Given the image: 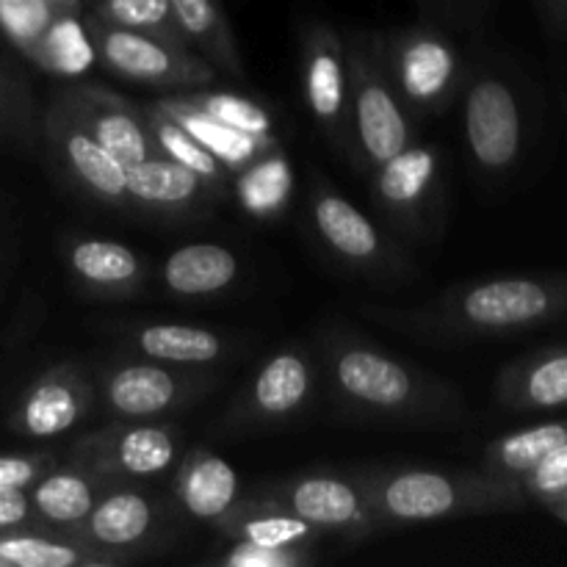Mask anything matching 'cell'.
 I'll list each match as a JSON object with an SVG mask.
<instances>
[{
	"mask_svg": "<svg viewBox=\"0 0 567 567\" xmlns=\"http://www.w3.org/2000/svg\"><path fill=\"white\" fill-rule=\"evenodd\" d=\"M313 352L338 415L393 430H463L474 421L463 391L343 324L316 330Z\"/></svg>",
	"mask_w": 567,
	"mask_h": 567,
	"instance_id": "obj_1",
	"label": "cell"
},
{
	"mask_svg": "<svg viewBox=\"0 0 567 567\" xmlns=\"http://www.w3.org/2000/svg\"><path fill=\"white\" fill-rule=\"evenodd\" d=\"M365 319L430 343L515 336L540 330L567 313V275H513L454 282L413 308L360 305Z\"/></svg>",
	"mask_w": 567,
	"mask_h": 567,
	"instance_id": "obj_2",
	"label": "cell"
},
{
	"mask_svg": "<svg viewBox=\"0 0 567 567\" xmlns=\"http://www.w3.org/2000/svg\"><path fill=\"white\" fill-rule=\"evenodd\" d=\"M354 476L369 498L380 532L526 507L518 482L502 480L485 468L365 465L354 468Z\"/></svg>",
	"mask_w": 567,
	"mask_h": 567,
	"instance_id": "obj_3",
	"label": "cell"
},
{
	"mask_svg": "<svg viewBox=\"0 0 567 567\" xmlns=\"http://www.w3.org/2000/svg\"><path fill=\"white\" fill-rule=\"evenodd\" d=\"M343 44L349 64L352 166L369 175L419 138V120L393 86L380 31H352L343 37Z\"/></svg>",
	"mask_w": 567,
	"mask_h": 567,
	"instance_id": "obj_4",
	"label": "cell"
},
{
	"mask_svg": "<svg viewBox=\"0 0 567 567\" xmlns=\"http://www.w3.org/2000/svg\"><path fill=\"white\" fill-rule=\"evenodd\" d=\"M308 227L332 264L371 286H404L419 271L402 244L349 203L316 166L308 172Z\"/></svg>",
	"mask_w": 567,
	"mask_h": 567,
	"instance_id": "obj_5",
	"label": "cell"
},
{
	"mask_svg": "<svg viewBox=\"0 0 567 567\" xmlns=\"http://www.w3.org/2000/svg\"><path fill=\"white\" fill-rule=\"evenodd\" d=\"M92 380L97 410L109 421L175 419L221 385L216 369H188L127 352L94 363Z\"/></svg>",
	"mask_w": 567,
	"mask_h": 567,
	"instance_id": "obj_6",
	"label": "cell"
},
{
	"mask_svg": "<svg viewBox=\"0 0 567 567\" xmlns=\"http://www.w3.org/2000/svg\"><path fill=\"white\" fill-rule=\"evenodd\" d=\"M177 520L181 509L175 502H166L144 485H120L105 491L66 537L122 567L175 548Z\"/></svg>",
	"mask_w": 567,
	"mask_h": 567,
	"instance_id": "obj_7",
	"label": "cell"
},
{
	"mask_svg": "<svg viewBox=\"0 0 567 567\" xmlns=\"http://www.w3.org/2000/svg\"><path fill=\"white\" fill-rule=\"evenodd\" d=\"M374 208L396 236L430 244L446 230L449 188L443 155L435 144H413L369 172Z\"/></svg>",
	"mask_w": 567,
	"mask_h": 567,
	"instance_id": "obj_8",
	"label": "cell"
},
{
	"mask_svg": "<svg viewBox=\"0 0 567 567\" xmlns=\"http://www.w3.org/2000/svg\"><path fill=\"white\" fill-rule=\"evenodd\" d=\"M319 382L321 369L313 349L297 343L275 349L260 360L252 377L227 402L216 421V430L221 435L280 430L313 408Z\"/></svg>",
	"mask_w": 567,
	"mask_h": 567,
	"instance_id": "obj_9",
	"label": "cell"
},
{
	"mask_svg": "<svg viewBox=\"0 0 567 567\" xmlns=\"http://www.w3.org/2000/svg\"><path fill=\"white\" fill-rule=\"evenodd\" d=\"M183 430L166 421H109L72 437L64 463L86 471L105 487L147 485L177 465Z\"/></svg>",
	"mask_w": 567,
	"mask_h": 567,
	"instance_id": "obj_10",
	"label": "cell"
},
{
	"mask_svg": "<svg viewBox=\"0 0 567 567\" xmlns=\"http://www.w3.org/2000/svg\"><path fill=\"white\" fill-rule=\"evenodd\" d=\"M380 42L393 86L415 120L446 114L463 94L468 78L463 55L435 22L385 31Z\"/></svg>",
	"mask_w": 567,
	"mask_h": 567,
	"instance_id": "obj_11",
	"label": "cell"
},
{
	"mask_svg": "<svg viewBox=\"0 0 567 567\" xmlns=\"http://www.w3.org/2000/svg\"><path fill=\"white\" fill-rule=\"evenodd\" d=\"M94 61L114 78L158 92H188L214 86L219 72L192 48L172 44L153 33L111 25L94 14H83Z\"/></svg>",
	"mask_w": 567,
	"mask_h": 567,
	"instance_id": "obj_12",
	"label": "cell"
},
{
	"mask_svg": "<svg viewBox=\"0 0 567 567\" xmlns=\"http://www.w3.org/2000/svg\"><path fill=\"white\" fill-rule=\"evenodd\" d=\"M463 136L474 169L504 177L526 150V111L518 89L498 72H476L463 86Z\"/></svg>",
	"mask_w": 567,
	"mask_h": 567,
	"instance_id": "obj_13",
	"label": "cell"
},
{
	"mask_svg": "<svg viewBox=\"0 0 567 567\" xmlns=\"http://www.w3.org/2000/svg\"><path fill=\"white\" fill-rule=\"evenodd\" d=\"M299 81L313 125L332 153L352 164L347 44L343 33L321 17H308L299 25Z\"/></svg>",
	"mask_w": 567,
	"mask_h": 567,
	"instance_id": "obj_14",
	"label": "cell"
},
{
	"mask_svg": "<svg viewBox=\"0 0 567 567\" xmlns=\"http://www.w3.org/2000/svg\"><path fill=\"white\" fill-rule=\"evenodd\" d=\"M252 493L291 509L324 537L360 543L380 532L354 471H305L252 487Z\"/></svg>",
	"mask_w": 567,
	"mask_h": 567,
	"instance_id": "obj_15",
	"label": "cell"
},
{
	"mask_svg": "<svg viewBox=\"0 0 567 567\" xmlns=\"http://www.w3.org/2000/svg\"><path fill=\"white\" fill-rule=\"evenodd\" d=\"M42 136L55 166L78 194L109 208L131 210L125 166L92 133L83 131L70 111L55 100L42 116Z\"/></svg>",
	"mask_w": 567,
	"mask_h": 567,
	"instance_id": "obj_16",
	"label": "cell"
},
{
	"mask_svg": "<svg viewBox=\"0 0 567 567\" xmlns=\"http://www.w3.org/2000/svg\"><path fill=\"white\" fill-rule=\"evenodd\" d=\"M55 103L64 105L72 120L92 133L125 169L142 164L150 155H158L142 105L122 97L114 89L89 81H70L55 94Z\"/></svg>",
	"mask_w": 567,
	"mask_h": 567,
	"instance_id": "obj_17",
	"label": "cell"
},
{
	"mask_svg": "<svg viewBox=\"0 0 567 567\" xmlns=\"http://www.w3.org/2000/svg\"><path fill=\"white\" fill-rule=\"evenodd\" d=\"M109 332L120 352L188 369H219L247 349L241 336L188 321H120Z\"/></svg>",
	"mask_w": 567,
	"mask_h": 567,
	"instance_id": "obj_18",
	"label": "cell"
},
{
	"mask_svg": "<svg viewBox=\"0 0 567 567\" xmlns=\"http://www.w3.org/2000/svg\"><path fill=\"white\" fill-rule=\"evenodd\" d=\"M97 413L92 369L59 363L28 385L14 410V430L25 437L50 441L75 432Z\"/></svg>",
	"mask_w": 567,
	"mask_h": 567,
	"instance_id": "obj_19",
	"label": "cell"
},
{
	"mask_svg": "<svg viewBox=\"0 0 567 567\" xmlns=\"http://www.w3.org/2000/svg\"><path fill=\"white\" fill-rule=\"evenodd\" d=\"M61 264L83 297L100 302H131L147 291L150 264L127 244L72 233L61 238Z\"/></svg>",
	"mask_w": 567,
	"mask_h": 567,
	"instance_id": "obj_20",
	"label": "cell"
},
{
	"mask_svg": "<svg viewBox=\"0 0 567 567\" xmlns=\"http://www.w3.org/2000/svg\"><path fill=\"white\" fill-rule=\"evenodd\" d=\"M221 194L186 166L150 155L142 164L127 166V203L136 214L161 221L208 219Z\"/></svg>",
	"mask_w": 567,
	"mask_h": 567,
	"instance_id": "obj_21",
	"label": "cell"
},
{
	"mask_svg": "<svg viewBox=\"0 0 567 567\" xmlns=\"http://www.w3.org/2000/svg\"><path fill=\"white\" fill-rule=\"evenodd\" d=\"M241 280V258L216 241L183 244L172 249L158 269V288L183 302H208L225 297Z\"/></svg>",
	"mask_w": 567,
	"mask_h": 567,
	"instance_id": "obj_22",
	"label": "cell"
},
{
	"mask_svg": "<svg viewBox=\"0 0 567 567\" xmlns=\"http://www.w3.org/2000/svg\"><path fill=\"white\" fill-rule=\"evenodd\" d=\"M172 493L183 515L214 526L241 498V476L214 449L194 446L177 460Z\"/></svg>",
	"mask_w": 567,
	"mask_h": 567,
	"instance_id": "obj_23",
	"label": "cell"
},
{
	"mask_svg": "<svg viewBox=\"0 0 567 567\" xmlns=\"http://www.w3.org/2000/svg\"><path fill=\"white\" fill-rule=\"evenodd\" d=\"M496 399L513 413H554L567 408V343L526 354L496 377Z\"/></svg>",
	"mask_w": 567,
	"mask_h": 567,
	"instance_id": "obj_24",
	"label": "cell"
},
{
	"mask_svg": "<svg viewBox=\"0 0 567 567\" xmlns=\"http://www.w3.org/2000/svg\"><path fill=\"white\" fill-rule=\"evenodd\" d=\"M225 540L255 543V546L269 548H321L324 535L297 518L291 509L258 496V493H241L233 509L221 515L214 524Z\"/></svg>",
	"mask_w": 567,
	"mask_h": 567,
	"instance_id": "obj_25",
	"label": "cell"
},
{
	"mask_svg": "<svg viewBox=\"0 0 567 567\" xmlns=\"http://www.w3.org/2000/svg\"><path fill=\"white\" fill-rule=\"evenodd\" d=\"M105 491H111V487L61 460L42 480L33 482L25 493L39 524L48 532L66 535L92 513V507Z\"/></svg>",
	"mask_w": 567,
	"mask_h": 567,
	"instance_id": "obj_26",
	"label": "cell"
},
{
	"mask_svg": "<svg viewBox=\"0 0 567 567\" xmlns=\"http://www.w3.org/2000/svg\"><path fill=\"white\" fill-rule=\"evenodd\" d=\"M158 109H164L166 114L175 122H181L221 166H225L230 175H236L238 169L249 164V161L258 158L266 150L282 144L277 136H249V133L236 131V127L225 125V122L214 120L210 114H205L203 109L192 105L188 100L181 97V92L164 94V97L155 100Z\"/></svg>",
	"mask_w": 567,
	"mask_h": 567,
	"instance_id": "obj_27",
	"label": "cell"
},
{
	"mask_svg": "<svg viewBox=\"0 0 567 567\" xmlns=\"http://www.w3.org/2000/svg\"><path fill=\"white\" fill-rule=\"evenodd\" d=\"M230 194L249 219L275 221L286 216L293 197V164L282 144L238 169L230 181Z\"/></svg>",
	"mask_w": 567,
	"mask_h": 567,
	"instance_id": "obj_28",
	"label": "cell"
},
{
	"mask_svg": "<svg viewBox=\"0 0 567 567\" xmlns=\"http://www.w3.org/2000/svg\"><path fill=\"white\" fill-rule=\"evenodd\" d=\"M175 20L181 25L186 42L214 66L219 75L244 81L241 50H238L236 33L219 0H169Z\"/></svg>",
	"mask_w": 567,
	"mask_h": 567,
	"instance_id": "obj_29",
	"label": "cell"
},
{
	"mask_svg": "<svg viewBox=\"0 0 567 567\" xmlns=\"http://www.w3.org/2000/svg\"><path fill=\"white\" fill-rule=\"evenodd\" d=\"M3 567H114L72 537L44 529L0 532Z\"/></svg>",
	"mask_w": 567,
	"mask_h": 567,
	"instance_id": "obj_30",
	"label": "cell"
},
{
	"mask_svg": "<svg viewBox=\"0 0 567 567\" xmlns=\"http://www.w3.org/2000/svg\"><path fill=\"white\" fill-rule=\"evenodd\" d=\"M563 443H567V419L543 421V424L526 426V430L507 432L487 443L482 468L520 485V480Z\"/></svg>",
	"mask_w": 567,
	"mask_h": 567,
	"instance_id": "obj_31",
	"label": "cell"
},
{
	"mask_svg": "<svg viewBox=\"0 0 567 567\" xmlns=\"http://www.w3.org/2000/svg\"><path fill=\"white\" fill-rule=\"evenodd\" d=\"M138 105H142L144 122H147L150 136H153L158 155H164V158L192 169L194 175L203 177L208 186H214L216 192L227 199V194H230V181H233L230 172H227L225 166H221L219 161H216L214 155H210L208 150H205L203 144H199L197 138L181 125V122H175L164 109H158L155 100H147V103H138Z\"/></svg>",
	"mask_w": 567,
	"mask_h": 567,
	"instance_id": "obj_32",
	"label": "cell"
},
{
	"mask_svg": "<svg viewBox=\"0 0 567 567\" xmlns=\"http://www.w3.org/2000/svg\"><path fill=\"white\" fill-rule=\"evenodd\" d=\"M31 61H37L44 72L64 81H81L89 66L94 64V48L83 25V11L61 9L53 25L33 50Z\"/></svg>",
	"mask_w": 567,
	"mask_h": 567,
	"instance_id": "obj_33",
	"label": "cell"
},
{
	"mask_svg": "<svg viewBox=\"0 0 567 567\" xmlns=\"http://www.w3.org/2000/svg\"><path fill=\"white\" fill-rule=\"evenodd\" d=\"M83 3H89V14L100 17L111 25L153 33V37L166 39L172 44L192 48L183 37L181 25H177L169 0H83Z\"/></svg>",
	"mask_w": 567,
	"mask_h": 567,
	"instance_id": "obj_34",
	"label": "cell"
},
{
	"mask_svg": "<svg viewBox=\"0 0 567 567\" xmlns=\"http://www.w3.org/2000/svg\"><path fill=\"white\" fill-rule=\"evenodd\" d=\"M183 100L203 109L214 120L249 133V136H275V116L260 100L247 97L241 92H225V89H188L181 92Z\"/></svg>",
	"mask_w": 567,
	"mask_h": 567,
	"instance_id": "obj_35",
	"label": "cell"
},
{
	"mask_svg": "<svg viewBox=\"0 0 567 567\" xmlns=\"http://www.w3.org/2000/svg\"><path fill=\"white\" fill-rule=\"evenodd\" d=\"M61 9L53 0H0V31L31 59Z\"/></svg>",
	"mask_w": 567,
	"mask_h": 567,
	"instance_id": "obj_36",
	"label": "cell"
},
{
	"mask_svg": "<svg viewBox=\"0 0 567 567\" xmlns=\"http://www.w3.org/2000/svg\"><path fill=\"white\" fill-rule=\"evenodd\" d=\"M319 559V548H269L227 540V548L210 554L205 565L219 567H308Z\"/></svg>",
	"mask_w": 567,
	"mask_h": 567,
	"instance_id": "obj_37",
	"label": "cell"
},
{
	"mask_svg": "<svg viewBox=\"0 0 567 567\" xmlns=\"http://www.w3.org/2000/svg\"><path fill=\"white\" fill-rule=\"evenodd\" d=\"M526 502H537L551 509L554 504H563L567 498V443L554 449L548 457H543L529 474L520 480Z\"/></svg>",
	"mask_w": 567,
	"mask_h": 567,
	"instance_id": "obj_38",
	"label": "cell"
},
{
	"mask_svg": "<svg viewBox=\"0 0 567 567\" xmlns=\"http://www.w3.org/2000/svg\"><path fill=\"white\" fill-rule=\"evenodd\" d=\"M0 116H3L6 127H11L22 142H31L42 131V122H39L31 97L22 92L20 83L9 81L3 70H0Z\"/></svg>",
	"mask_w": 567,
	"mask_h": 567,
	"instance_id": "obj_39",
	"label": "cell"
},
{
	"mask_svg": "<svg viewBox=\"0 0 567 567\" xmlns=\"http://www.w3.org/2000/svg\"><path fill=\"white\" fill-rule=\"evenodd\" d=\"M59 457L50 452L39 454H0V493L28 491L37 480H42Z\"/></svg>",
	"mask_w": 567,
	"mask_h": 567,
	"instance_id": "obj_40",
	"label": "cell"
},
{
	"mask_svg": "<svg viewBox=\"0 0 567 567\" xmlns=\"http://www.w3.org/2000/svg\"><path fill=\"white\" fill-rule=\"evenodd\" d=\"M426 20L443 25H468L485 9V0H421Z\"/></svg>",
	"mask_w": 567,
	"mask_h": 567,
	"instance_id": "obj_41",
	"label": "cell"
},
{
	"mask_svg": "<svg viewBox=\"0 0 567 567\" xmlns=\"http://www.w3.org/2000/svg\"><path fill=\"white\" fill-rule=\"evenodd\" d=\"M11 529H44V526L39 524L37 513H33L31 502H28L25 491L0 493V532Z\"/></svg>",
	"mask_w": 567,
	"mask_h": 567,
	"instance_id": "obj_42",
	"label": "cell"
},
{
	"mask_svg": "<svg viewBox=\"0 0 567 567\" xmlns=\"http://www.w3.org/2000/svg\"><path fill=\"white\" fill-rule=\"evenodd\" d=\"M540 3L551 25L567 28V0H540Z\"/></svg>",
	"mask_w": 567,
	"mask_h": 567,
	"instance_id": "obj_43",
	"label": "cell"
},
{
	"mask_svg": "<svg viewBox=\"0 0 567 567\" xmlns=\"http://www.w3.org/2000/svg\"><path fill=\"white\" fill-rule=\"evenodd\" d=\"M551 513L557 515V518L563 520V524H567V502H563V504H554V507H551Z\"/></svg>",
	"mask_w": 567,
	"mask_h": 567,
	"instance_id": "obj_44",
	"label": "cell"
},
{
	"mask_svg": "<svg viewBox=\"0 0 567 567\" xmlns=\"http://www.w3.org/2000/svg\"><path fill=\"white\" fill-rule=\"evenodd\" d=\"M53 3L66 6V9H78V11H83V3H81V0H53Z\"/></svg>",
	"mask_w": 567,
	"mask_h": 567,
	"instance_id": "obj_45",
	"label": "cell"
},
{
	"mask_svg": "<svg viewBox=\"0 0 567 567\" xmlns=\"http://www.w3.org/2000/svg\"><path fill=\"white\" fill-rule=\"evenodd\" d=\"M565 502H567V498H565Z\"/></svg>",
	"mask_w": 567,
	"mask_h": 567,
	"instance_id": "obj_46",
	"label": "cell"
},
{
	"mask_svg": "<svg viewBox=\"0 0 567 567\" xmlns=\"http://www.w3.org/2000/svg\"><path fill=\"white\" fill-rule=\"evenodd\" d=\"M81 3H83V0H81Z\"/></svg>",
	"mask_w": 567,
	"mask_h": 567,
	"instance_id": "obj_47",
	"label": "cell"
}]
</instances>
